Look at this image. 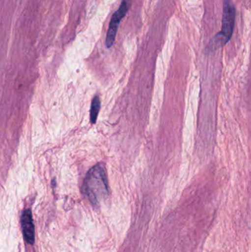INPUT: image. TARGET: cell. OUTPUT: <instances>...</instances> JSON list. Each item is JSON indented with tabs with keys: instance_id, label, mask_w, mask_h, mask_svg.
<instances>
[{
	"instance_id": "cell-1",
	"label": "cell",
	"mask_w": 251,
	"mask_h": 252,
	"mask_svg": "<svg viewBox=\"0 0 251 252\" xmlns=\"http://www.w3.org/2000/svg\"><path fill=\"white\" fill-rule=\"evenodd\" d=\"M84 192L93 204H98L109 195V182L105 165L94 166L87 173L84 183Z\"/></svg>"
},
{
	"instance_id": "cell-2",
	"label": "cell",
	"mask_w": 251,
	"mask_h": 252,
	"mask_svg": "<svg viewBox=\"0 0 251 252\" xmlns=\"http://www.w3.org/2000/svg\"><path fill=\"white\" fill-rule=\"evenodd\" d=\"M236 8L231 0H224L223 13L222 29L215 37L211 48L215 50L223 47L229 41L234 32L235 23Z\"/></svg>"
},
{
	"instance_id": "cell-3",
	"label": "cell",
	"mask_w": 251,
	"mask_h": 252,
	"mask_svg": "<svg viewBox=\"0 0 251 252\" xmlns=\"http://www.w3.org/2000/svg\"><path fill=\"white\" fill-rule=\"evenodd\" d=\"M131 3H132V0H122L119 9L112 16L110 24H109L107 35H106V44L108 48H111L113 46L119 24H120L121 20L125 17V15L129 10Z\"/></svg>"
},
{
	"instance_id": "cell-4",
	"label": "cell",
	"mask_w": 251,
	"mask_h": 252,
	"mask_svg": "<svg viewBox=\"0 0 251 252\" xmlns=\"http://www.w3.org/2000/svg\"><path fill=\"white\" fill-rule=\"evenodd\" d=\"M22 231L25 241L29 244H33L35 242V226L32 220V213L30 210H26L22 213Z\"/></svg>"
},
{
	"instance_id": "cell-5",
	"label": "cell",
	"mask_w": 251,
	"mask_h": 252,
	"mask_svg": "<svg viewBox=\"0 0 251 252\" xmlns=\"http://www.w3.org/2000/svg\"><path fill=\"white\" fill-rule=\"evenodd\" d=\"M100 109V99L98 96H95L91 102V111H90V120L92 124L97 122V117Z\"/></svg>"
}]
</instances>
